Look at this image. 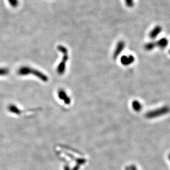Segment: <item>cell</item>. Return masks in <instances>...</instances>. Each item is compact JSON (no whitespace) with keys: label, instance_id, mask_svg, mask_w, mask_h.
<instances>
[{"label":"cell","instance_id":"obj_8","mask_svg":"<svg viewBox=\"0 0 170 170\" xmlns=\"http://www.w3.org/2000/svg\"><path fill=\"white\" fill-rule=\"evenodd\" d=\"M9 69L7 68L0 67V76H5L9 73Z\"/></svg>","mask_w":170,"mask_h":170},{"label":"cell","instance_id":"obj_7","mask_svg":"<svg viewBox=\"0 0 170 170\" xmlns=\"http://www.w3.org/2000/svg\"><path fill=\"white\" fill-rule=\"evenodd\" d=\"M156 45H157L161 49H165V47L168 46V39L166 38L161 39L157 42Z\"/></svg>","mask_w":170,"mask_h":170},{"label":"cell","instance_id":"obj_13","mask_svg":"<svg viewBox=\"0 0 170 170\" xmlns=\"http://www.w3.org/2000/svg\"></svg>","mask_w":170,"mask_h":170},{"label":"cell","instance_id":"obj_1","mask_svg":"<svg viewBox=\"0 0 170 170\" xmlns=\"http://www.w3.org/2000/svg\"><path fill=\"white\" fill-rule=\"evenodd\" d=\"M17 74L21 76H26L31 74L44 82H47L49 80V77L46 74L36 69L33 68L29 66H22L20 67L17 71Z\"/></svg>","mask_w":170,"mask_h":170},{"label":"cell","instance_id":"obj_5","mask_svg":"<svg viewBox=\"0 0 170 170\" xmlns=\"http://www.w3.org/2000/svg\"><path fill=\"white\" fill-rule=\"evenodd\" d=\"M58 95L59 98L61 100H63L66 104H69L71 103V99L69 98L66 92L65 91H63V89H60L58 91Z\"/></svg>","mask_w":170,"mask_h":170},{"label":"cell","instance_id":"obj_2","mask_svg":"<svg viewBox=\"0 0 170 170\" xmlns=\"http://www.w3.org/2000/svg\"><path fill=\"white\" fill-rule=\"evenodd\" d=\"M57 50L63 54L62 59L60 63L58 64L56 69L57 73L58 75L62 76L66 71V63L69 58L68 50L66 47L63 46L62 45H58L57 46Z\"/></svg>","mask_w":170,"mask_h":170},{"label":"cell","instance_id":"obj_12","mask_svg":"<svg viewBox=\"0 0 170 170\" xmlns=\"http://www.w3.org/2000/svg\"><path fill=\"white\" fill-rule=\"evenodd\" d=\"M127 5L128 7H131L133 6V0H125Z\"/></svg>","mask_w":170,"mask_h":170},{"label":"cell","instance_id":"obj_10","mask_svg":"<svg viewBox=\"0 0 170 170\" xmlns=\"http://www.w3.org/2000/svg\"><path fill=\"white\" fill-rule=\"evenodd\" d=\"M133 106L134 107L135 110H136V111H139L141 109V107H142L141 104L137 101H135L133 102Z\"/></svg>","mask_w":170,"mask_h":170},{"label":"cell","instance_id":"obj_3","mask_svg":"<svg viewBox=\"0 0 170 170\" xmlns=\"http://www.w3.org/2000/svg\"><path fill=\"white\" fill-rule=\"evenodd\" d=\"M124 46H125V43L124 42V41H121L118 42L117 45V46L116 47V49L115 50L113 55V58L115 59L118 56L120 55V54H121V52L124 50Z\"/></svg>","mask_w":170,"mask_h":170},{"label":"cell","instance_id":"obj_4","mask_svg":"<svg viewBox=\"0 0 170 170\" xmlns=\"http://www.w3.org/2000/svg\"><path fill=\"white\" fill-rule=\"evenodd\" d=\"M135 61V58L132 56H124L121 58V62L122 64L124 66H128L129 65L132 64Z\"/></svg>","mask_w":170,"mask_h":170},{"label":"cell","instance_id":"obj_6","mask_svg":"<svg viewBox=\"0 0 170 170\" xmlns=\"http://www.w3.org/2000/svg\"><path fill=\"white\" fill-rule=\"evenodd\" d=\"M161 30H162V29L161 27L157 26L150 33V34H149L150 38L151 39L155 38L161 31Z\"/></svg>","mask_w":170,"mask_h":170},{"label":"cell","instance_id":"obj_11","mask_svg":"<svg viewBox=\"0 0 170 170\" xmlns=\"http://www.w3.org/2000/svg\"><path fill=\"white\" fill-rule=\"evenodd\" d=\"M155 45H156L155 43L150 42V43L146 44L145 47H146V49L147 50H151L154 49L155 46Z\"/></svg>","mask_w":170,"mask_h":170},{"label":"cell","instance_id":"obj_9","mask_svg":"<svg viewBox=\"0 0 170 170\" xmlns=\"http://www.w3.org/2000/svg\"><path fill=\"white\" fill-rule=\"evenodd\" d=\"M7 1L11 7L13 8H16L19 5L18 0H7Z\"/></svg>","mask_w":170,"mask_h":170}]
</instances>
